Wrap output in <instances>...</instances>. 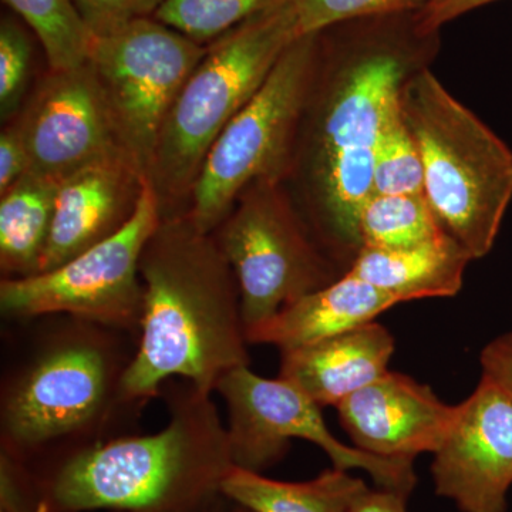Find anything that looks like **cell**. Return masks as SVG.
<instances>
[{
    "instance_id": "1",
    "label": "cell",
    "mask_w": 512,
    "mask_h": 512,
    "mask_svg": "<svg viewBox=\"0 0 512 512\" xmlns=\"http://www.w3.org/2000/svg\"><path fill=\"white\" fill-rule=\"evenodd\" d=\"M440 33L426 35L416 15L377 16L319 32V59L296 138L289 177L313 235L353 258L362 248L360 214L375 195L377 141L399 106L406 80L427 67Z\"/></svg>"
},
{
    "instance_id": "2",
    "label": "cell",
    "mask_w": 512,
    "mask_h": 512,
    "mask_svg": "<svg viewBox=\"0 0 512 512\" xmlns=\"http://www.w3.org/2000/svg\"><path fill=\"white\" fill-rule=\"evenodd\" d=\"M168 387V386H167ZM167 426L57 454L32 470L39 512H211L234 468L211 393L183 380L161 392Z\"/></svg>"
},
{
    "instance_id": "3",
    "label": "cell",
    "mask_w": 512,
    "mask_h": 512,
    "mask_svg": "<svg viewBox=\"0 0 512 512\" xmlns=\"http://www.w3.org/2000/svg\"><path fill=\"white\" fill-rule=\"evenodd\" d=\"M144 312L123 379L127 403L143 409L171 379L214 393L221 376L249 366L241 293L214 235L187 214L161 218L140 259Z\"/></svg>"
},
{
    "instance_id": "4",
    "label": "cell",
    "mask_w": 512,
    "mask_h": 512,
    "mask_svg": "<svg viewBox=\"0 0 512 512\" xmlns=\"http://www.w3.org/2000/svg\"><path fill=\"white\" fill-rule=\"evenodd\" d=\"M39 319L0 394V447L25 464L110 439L114 423L140 410L123 396L136 336L73 316Z\"/></svg>"
},
{
    "instance_id": "5",
    "label": "cell",
    "mask_w": 512,
    "mask_h": 512,
    "mask_svg": "<svg viewBox=\"0 0 512 512\" xmlns=\"http://www.w3.org/2000/svg\"><path fill=\"white\" fill-rule=\"evenodd\" d=\"M400 109L419 147L424 198L441 231L471 261L484 258L512 201L511 148L429 67L403 84Z\"/></svg>"
},
{
    "instance_id": "6",
    "label": "cell",
    "mask_w": 512,
    "mask_h": 512,
    "mask_svg": "<svg viewBox=\"0 0 512 512\" xmlns=\"http://www.w3.org/2000/svg\"><path fill=\"white\" fill-rule=\"evenodd\" d=\"M301 36L292 0L245 20L207 46L165 120L150 184L161 218L185 214L208 151Z\"/></svg>"
},
{
    "instance_id": "7",
    "label": "cell",
    "mask_w": 512,
    "mask_h": 512,
    "mask_svg": "<svg viewBox=\"0 0 512 512\" xmlns=\"http://www.w3.org/2000/svg\"><path fill=\"white\" fill-rule=\"evenodd\" d=\"M319 59V33L299 36L212 144L185 214L212 234L239 195L259 181L284 183Z\"/></svg>"
},
{
    "instance_id": "8",
    "label": "cell",
    "mask_w": 512,
    "mask_h": 512,
    "mask_svg": "<svg viewBox=\"0 0 512 512\" xmlns=\"http://www.w3.org/2000/svg\"><path fill=\"white\" fill-rule=\"evenodd\" d=\"M212 235L237 278L245 335L339 278L284 183L249 185Z\"/></svg>"
},
{
    "instance_id": "9",
    "label": "cell",
    "mask_w": 512,
    "mask_h": 512,
    "mask_svg": "<svg viewBox=\"0 0 512 512\" xmlns=\"http://www.w3.org/2000/svg\"><path fill=\"white\" fill-rule=\"evenodd\" d=\"M160 221V204L148 181L136 214L116 235L53 271L2 279L3 319L23 323L66 315L140 338L144 312L140 259Z\"/></svg>"
},
{
    "instance_id": "10",
    "label": "cell",
    "mask_w": 512,
    "mask_h": 512,
    "mask_svg": "<svg viewBox=\"0 0 512 512\" xmlns=\"http://www.w3.org/2000/svg\"><path fill=\"white\" fill-rule=\"evenodd\" d=\"M205 52L154 18L94 37L90 66L121 147L148 181L165 120Z\"/></svg>"
},
{
    "instance_id": "11",
    "label": "cell",
    "mask_w": 512,
    "mask_h": 512,
    "mask_svg": "<svg viewBox=\"0 0 512 512\" xmlns=\"http://www.w3.org/2000/svg\"><path fill=\"white\" fill-rule=\"evenodd\" d=\"M215 393L227 403L235 467L262 473L285 456L289 441L301 439L325 451L333 467L365 471L376 487L410 495L417 483L413 460L373 456L346 446L326 426L322 407L282 377L265 379L249 366H239L221 376Z\"/></svg>"
},
{
    "instance_id": "12",
    "label": "cell",
    "mask_w": 512,
    "mask_h": 512,
    "mask_svg": "<svg viewBox=\"0 0 512 512\" xmlns=\"http://www.w3.org/2000/svg\"><path fill=\"white\" fill-rule=\"evenodd\" d=\"M15 120L28 147L29 173L59 184L124 151L90 63L49 70Z\"/></svg>"
},
{
    "instance_id": "13",
    "label": "cell",
    "mask_w": 512,
    "mask_h": 512,
    "mask_svg": "<svg viewBox=\"0 0 512 512\" xmlns=\"http://www.w3.org/2000/svg\"><path fill=\"white\" fill-rule=\"evenodd\" d=\"M434 487L461 512H505L512 485V397L483 375L458 404L446 439L434 453Z\"/></svg>"
},
{
    "instance_id": "14",
    "label": "cell",
    "mask_w": 512,
    "mask_h": 512,
    "mask_svg": "<svg viewBox=\"0 0 512 512\" xmlns=\"http://www.w3.org/2000/svg\"><path fill=\"white\" fill-rule=\"evenodd\" d=\"M340 423L359 450L373 456L410 458L436 453L457 406L441 402L426 384L387 372L336 406Z\"/></svg>"
},
{
    "instance_id": "15",
    "label": "cell",
    "mask_w": 512,
    "mask_h": 512,
    "mask_svg": "<svg viewBox=\"0 0 512 512\" xmlns=\"http://www.w3.org/2000/svg\"><path fill=\"white\" fill-rule=\"evenodd\" d=\"M147 183L126 151L96 161L60 183L40 274L72 261L126 227Z\"/></svg>"
},
{
    "instance_id": "16",
    "label": "cell",
    "mask_w": 512,
    "mask_h": 512,
    "mask_svg": "<svg viewBox=\"0 0 512 512\" xmlns=\"http://www.w3.org/2000/svg\"><path fill=\"white\" fill-rule=\"evenodd\" d=\"M394 348L389 330L377 322L367 323L335 338L281 350L279 377L320 407H336L389 372Z\"/></svg>"
},
{
    "instance_id": "17",
    "label": "cell",
    "mask_w": 512,
    "mask_h": 512,
    "mask_svg": "<svg viewBox=\"0 0 512 512\" xmlns=\"http://www.w3.org/2000/svg\"><path fill=\"white\" fill-rule=\"evenodd\" d=\"M399 301L355 275L343 274L332 284L303 296L247 335L248 343L299 348L335 338L375 322Z\"/></svg>"
},
{
    "instance_id": "18",
    "label": "cell",
    "mask_w": 512,
    "mask_h": 512,
    "mask_svg": "<svg viewBox=\"0 0 512 512\" xmlns=\"http://www.w3.org/2000/svg\"><path fill=\"white\" fill-rule=\"evenodd\" d=\"M468 262L466 251L443 235L414 248H362L348 272L402 303L457 295Z\"/></svg>"
},
{
    "instance_id": "19",
    "label": "cell",
    "mask_w": 512,
    "mask_h": 512,
    "mask_svg": "<svg viewBox=\"0 0 512 512\" xmlns=\"http://www.w3.org/2000/svg\"><path fill=\"white\" fill-rule=\"evenodd\" d=\"M59 183L28 173L0 195V271L2 279L40 274Z\"/></svg>"
},
{
    "instance_id": "20",
    "label": "cell",
    "mask_w": 512,
    "mask_h": 512,
    "mask_svg": "<svg viewBox=\"0 0 512 512\" xmlns=\"http://www.w3.org/2000/svg\"><path fill=\"white\" fill-rule=\"evenodd\" d=\"M365 485L362 478L336 467L302 483L276 481L234 467L222 483V495L249 512H349Z\"/></svg>"
},
{
    "instance_id": "21",
    "label": "cell",
    "mask_w": 512,
    "mask_h": 512,
    "mask_svg": "<svg viewBox=\"0 0 512 512\" xmlns=\"http://www.w3.org/2000/svg\"><path fill=\"white\" fill-rule=\"evenodd\" d=\"M25 20L45 52L50 72L89 63L94 42L73 0H3Z\"/></svg>"
},
{
    "instance_id": "22",
    "label": "cell",
    "mask_w": 512,
    "mask_h": 512,
    "mask_svg": "<svg viewBox=\"0 0 512 512\" xmlns=\"http://www.w3.org/2000/svg\"><path fill=\"white\" fill-rule=\"evenodd\" d=\"M443 235L446 234L441 231L423 194H375L360 214L362 248H414L436 241Z\"/></svg>"
},
{
    "instance_id": "23",
    "label": "cell",
    "mask_w": 512,
    "mask_h": 512,
    "mask_svg": "<svg viewBox=\"0 0 512 512\" xmlns=\"http://www.w3.org/2000/svg\"><path fill=\"white\" fill-rule=\"evenodd\" d=\"M288 0H163L154 19L208 46L245 20Z\"/></svg>"
},
{
    "instance_id": "24",
    "label": "cell",
    "mask_w": 512,
    "mask_h": 512,
    "mask_svg": "<svg viewBox=\"0 0 512 512\" xmlns=\"http://www.w3.org/2000/svg\"><path fill=\"white\" fill-rule=\"evenodd\" d=\"M373 187L380 195H424L423 161L400 101L377 141Z\"/></svg>"
},
{
    "instance_id": "25",
    "label": "cell",
    "mask_w": 512,
    "mask_h": 512,
    "mask_svg": "<svg viewBox=\"0 0 512 512\" xmlns=\"http://www.w3.org/2000/svg\"><path fill=\"white\" fill-rule=\"evenodd\" d=\"M33 43L12 16L0 22V120L8 124L25 106L32 70Z\"/></svg>"
},
{
    "instance_id": "26",
    "label": "cell",
    "mask_w": 512,
    "mask_h": 512,
    "mask_svg": "<svg viewBox=\"0 0 512 512\" xmlns=\"http://www.w3.org/2000/svg\"><path fill=\"white\" fill-rule=\"evenodd\" d=\"M301 36L319 33L348 20L413 15L433 0H292Z\"/></svg>"
},
{
    "instance_id": "27",
    "label": "cell",
    "mask_w": 512,
    "mask_h": 512,
    "mask_svg": "<svg viewBox=\"0 0 512 512\" xmlns=\"http://www.w3.org/2000/svg\"><path fill=\"white\" fill-rule=\"evenodd\" d=\"M94 37L110 35L136 20L154 18L163 0H73Z\"/></svg>"
},
{
    "instance_id": "28",
    "label": "cell",
    "mask_w": 512,
    "mask_h": 512,
    "mask_svg": "<svg viewBox=\"0 0 512 512\" xmlns=\"http://www.w3.org/2000/svg\"><path fill=\"white\" fill-rule=\"evenodd\" d=\"M28 147L18 121L3 126L0 133V195L29 173Z\"/></svg>"
},
{
    "instance_id": "29",
    "label": "cell",
    "mask_w": 512,
    "mask_h": 512,
    "mask_svg": "<svg viewBox=\"0 0 512 512\" xmlns=\"http://www.w3.org/2000/svg\"><path fill=\"white\" fill-rule=\"evenodd\" d=\"M493 2L498 0H433L426 9L416 13L417 25L426 35L440 33L447 23Z\"/></svg>"
},
{
    "instance_id": "30",
    "label": "cell",
    "mask_w": 512,
    "mask_h": 512,
    "mask_svg": "<svg viewBox=\"0 0 512 512\" xmlns=\"http://www.w3.org/2000/svg\"><path fill=\"white\" fill-rule=\"evenodd\" d=\"M483 375L500 384L512 397V332L488 343L481 353Z\"/></svg>"
},
{
    "instance_id": "31",
    "label": "cell",
    "mask_w": 512,
    "mask_h": 512,
    "mask_svg": "<svg viewBox=\"0 0 512 512\" xmlns=\"http://www.w3.org/2000/svg\"><path fill=\"white\" fill-rule=\"evenodd\" d=\"M409 495L389 488H369L367 484L353 498L349 512H409Z\"/></svg>"
},
{
    "instance_id": "32",
    "label": "cell",
    "mask_w": 512,
    "mask_h": 512,
    "mask_svg": "<svg viewBox=\"0 0 512 512\" xmlns=\"http://www.w3.org/2000/svg\"><path fill=\"white\" fill-rule=\"evenodd\" d=\"M211 512H232V504L224 497Z\"/></svg>"
},
{
    "instance_id": "33",
    "label": "cell",
    "mask_w": 512,
    "mask_h": 512,
    "mask_svg": "<svg viewBox=\"0 0 512 512\" xmlns=\"http://www.w3.org/2000/svg\"><path fill=\"white\" fill-rule=\"evenodd\" d=\"M232 512H249V511L245 510L244 507H239V505H237V504H232Z\"/></svg>"
}]
</instances>
